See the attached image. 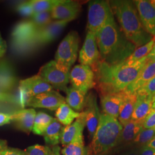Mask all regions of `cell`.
Wrapping results in <instances>:
<instances>
[{
	"label": "cell",
	"mask_w": 155,
	"mask_h": 155,
	"mask_svg": "<svg viewBox=\"0 0 155 155\" xmlns=\"http://www.w3.org/2000/svg\"><path fill=\"white\" fill-rule=\"evenodd\" d=\"M100 52V61L109 65H118L131 55L136 46L125 36L114 17L96 34Z\"/></svg>",
	"instance_id": "obj_1"
},
{
	"label": "cell",
	"mask_w": 155,
	"mask_h": 155,
	"mask_svg": "<svg viewBox=\"0 0 155 155\" xmlns=\"http://www.w3.org/2000/svg\"><path fill=\"white\" fill-rule=\"evenodd\" d=\"M148 61L147 56L130 66L109 65L98 61L92 70L101 95L124 91L139 76Z\"/></svg>",
	"instance_id": "obj_2"
},
{
	"label": "cell",
	"mask_w": 155,
	"mask_h": 155,
	"mask_svg": "<svg viewBox=\"0 0 155 155\" xmlns=\"http://www.w3.org/2000/svg\"><path fill=\"white\" fill-rule=\"evenodd\" d=\"M110 2L114 15L127 39L137 48L148 43L153 39L144 28L134 1L116 0Z\"/></svg>",
	"instance_id": "obj_3"
},
{
	"label": "cell",
	"mask_w": 155,
	"mask_h": 155,
	"mask_svg": "<svg viewBox=\"0 0 155 155\" xmlns=\"http://www.w3.org/2000/svg\"><path fill=\"white\" fill-rule=\"evenodd\" d=\"M123 127L114 117L101 113L100 121L89 148L93 155L108 154L116 148Z\"/></svg>",
	"instance_id": "obj_4"
},
{
	"label": "cell",
	"mask_w": 155,
	"mask_h": 155,
	"mask_svg": "<svg viewBox=\"0 0 155 155\" xmlns=\"http://www.w3.org/2000/svg\"><path fill=\"white\" fill-rule=\"evenodd\" d=\"M70 69L55 61H51L40 68L38 75L53 88L66 93L70 82Z\"/></svg>",
	"instance_id": "obj_5"
},
{
	"label": "cell",
	"mask_w": 155,
	"mask_h": 155,
	"mask_svg": "<svg viewBox=\"0 0 155 155\" xmlns=\"http://www.w3.org/2000/svg\"><path fill=\"white\" fill-rule=\"evenodd\" d=\"M38 29L30 20L18 22L13 28L11 34L13 51L21 55L31 53L29 43Z\"/></svg>",
	"instance_id": "obj_6"
},
{
	"label": "cell",
	"mask_w": 155,
	"mask_h": 155,
	"mask_svg": "<svg viewBox=\"0 0 155 155\" xmlns=\"http://www.w3.org/2000/svg\"><path fill=\"white\" fill-rule=\"evenodd\" d=\"M114 14L108 1L95 0L89 1L88 9V31L98 33Z\"/></svg>",
	"instance_id": "obj_7"
},
{
	"label": "cell",
	"mask_w": 155,
	"mask_h": 155,
	"mask_svg": "<svg viewBox=\"0 0 155 155\" xmlns=\"http://www.w3.org/2000/svg\"><path fill=\"white\" fill-rule=\"evenodd\" d=\"M78 33L71 31L61 41L56 52L55 61L70 69L77 61L79 50Z\"/></svg>",
	"instance_id": "obj_8"
},
{
	"label": "cell",
	"mask_w": 155,
	"mask_h": 155,
	"mask_svg": "<svg viewBox=\"0 0 155 155\" xmlns=\"http://www.w3.org/2000/svg\"><path fill=\"white\" fill-rule=\"evenodd\" d=\"M68 22L70 21L66 20H55L43 27L39 28L29 43L30 52H32L39 47L47 45L54 40Z\"/></svg>",
	"instance_id": "obj_9"
},
{
	"label": "cell",
	"mask_w": 155,
	"mask_h": 155,
	"mask_svg": "<svg viewBox=\"0 0 155 155\" xmlns=\"http://www.w3.org/2000/svg\"><path fill=\"white\" fill-rule=\"evenodd\" d=\"M70 81L72 87L86 94L96 84L95 74L91 67L81 64L74 67L70 71Z\"/></svg>",
	"instance_id": "obj_10"
},
{
	"label": "cell",
	"mask_w": 155,
	"mask_h": 155,
	"mask_svg": "<svg viewBox=\"0 0 155 155\" xmlns=\"http://www.w3.org/2000/svg\"><path fill=\"white\" fill-rule=\"evenodd\" d=\"M65 102L66 98L56 91L52 90L29 98L26 106L34 108H45L51 110H56Z\"/></svg>",
	"instance_id": "obj_11"
},
{
	"label": "cell",
	"mask_w": 155,
	"mask_h": 155,
	"mask_svg": "<svg viewBox=\"0 0 155 155\" xmlns=\"http://www.w3.org/2000/svg\"><path fill=\"white\" fill-rule=\"evenodd\" d=\"M84 110L81 113L90 138L94 136L100 121V113L96 96L91 93L87 96Z\"/></svg>",
	"instance_id": "obj_12"
},
{
	"label": "cell",
	"mask_w": 155,
	"mask_h": 155,
	"mask_svg": "<svg viewBox=\"0 0 155 155\" xmlns=\"http://www.w3.org/2000/svg\"><path fill=\"white\" fill-rule=\"evenodd\" d=\"M79 61L81 64L89 66L92 68L100 61V52L96 35L89 31L82 49L79 52Z\"/></svg>",
	"instance_id": "obj_13"
},
{
	"label": "cell",
	"mask_w": 155,
	"mask_h": 155,
	"mask_svg": "<svg viewBox=\"0 0 155 155\" xmlns=\"http://www.w3.org/2000/svg\"><path fill=\"white\" fill-rule=\"evenodd\" d=\"M134 3L147 31L155 37V4L153 1L137 0Z\"/></svg>",
	"instance_id": "obj_14"
},
{
	"label": "cell",
	"mask_w": 155,
	"mask_h": 155,
	"mask_svg": "<svg viewBox=\"0 0 155 155\" xmlns=\"http://www.w3.org/2000/svg\"><path fill=\"white\" fill-rule=\"evenodd\" d=\"M81 9L79 2L74 1L64 0L51 11L52 19L56 20H66L71 21L75 19Z\"/></svg>",
	"instance_id": "obj_15"
},
{
	"label": "cell",
	"mask_w": 155,
	"mask_h": 155,
	"mask_svg": "<svg viewBox=\"0 0 155 155\" xmlns=\"http://www.w3.org/2000/svg\"><path fill=\"white\" fill-rule=\"evenodd\" d=\"M144 129L143 123L130 120L124 126L116 147L117 150L130 147L134 140Z\"/></svg>",
	"instance_id": "obj_16"
},
{
	"label": "cell",
	"mask_w": 155,
	"mask_h": 155,
	"mask_svg": "<svg viewBox=\"0 0 155 155\" xmlns=\"http://www.w3.org/2000/svg\"><path fill=\"white\" fill-rule=\"evenodd\" d=\"M86 124L81 116L70 125L63 127L61 143L63 146L67 145L75 141L83 140V130Z\"/></svg>",
	"instance_id": "obj_17"
},
{
	"label": "cell",
	"mask_w": 155,
	"mask_h": 155,
	"mask_svg": "<svg viewBox=\"0 0 155 155\" xmlns=\"http://www.w3.org/2000/svg\"><path fill=\"white\" fill-rule=\"evenodd\" d=\"M19 87L24 89L30 98L50 91L54 89L51 85L46 82L38 75L20 81Z\"/></svg>",
	"instance_id": "obj_18"
},
{
	"label": "cell",
	"mask_w": 155,
	"mask_h": 155,
	"mask_svg": "<svg viewBox=\"0 0 155 155\" xmlns=\"http://www.w3.org/2000/svg\"><path fill=\"white\" fill-rule=\"evenodd\" d=\"M36 115V111L33 109H22L11 114V121L14 122L18 130L29 134L32 131Z\"/></svg>",
	"instance_id": "obj_19"
},
{
	"label": "cell",
	"mask_w": 155,
	"mask_h": 155,
	"mask_svg": "<svg viewBox=\"0 0 155 155\" xmlns=\"http://www.w3.org/2000/svg\"><path fill=\"white\" fill-rule=\"evenodd\" d=\"M124 91L101 95V105L104 113L116 118H118L122 105Z\"/></svg>",
	"instance_id": "obj_20"
},
{
	"label": "cell",
	"mask_w": 155,
	"mask_h": 155,
	"mask_svg": "<svg viewBox=\"0 0 155 155\" xmlns=\"http://www.w3.org/2000/svg\"><path fill=\"white\" fill-rule=\"evenodd\" d=\"M155 77V61L150 60L142 69L139 76L130 83L125 91L130 93H136L138 90L149 82Z\"/></svg>",
	"instance_id": "obj_21"
},
{
	"label": "cell",
	"mask_w": 155,
	"mask_h": 155,
	"mask_svg": "<svg viewBox=\"0 0 155 155\" xmlns=\"http://www.w3.org/2000/svg\"><path fill=\"white\" fill-rule=\"evenodd\" d=\"M153 100L150 96L137 95L131 120L143 123L144 120L152 110Z\"/></svg>",
	"instance_id": "obj_22"
},
{
	"label": "cell",
	"mask_w": 155,
	"mask_h": 155,
	"mask_svg": "<svg viewBox=\"0 0 155 155\" xmlns=\"http://www.w3.org/2000/svg\"><path fill=\"white\" fill-rule=\"evenodd\" d=\"M17 79L13 67L6 61H0V91L8 93L16 84Z\"/></svg>",
	"instance_id": "obj_23"
},
{
	"label": "cell",
	"mask_w": 155,
	"mask_h": 155,
	"mask_svg": "<svg viewBox=\"0 0 155 155\" xmlns=\"http://www.w3.org/2000/svg\"><path fill=\"white\" fill-rule=\"evenodd\" d=\"M136 100V93H130L124 91L122 105L118 117V121L123 127L131 120Z\"/></svg>",
	"instance_id": "obj_24"
},
{
	"label": "cell",
	"mask_w": 155,
	"mask_h": 155,
	"mask_svg": "<svg viewBox=\"0 0 155 155\" xmlns=\"http://www.w3.org/2000/svg\"><path fill=\"white\" fill-rule=\"evenodd\" d=\"M66 93L67 104L75 111L82 110L86 104L87 94L72 86L67 88Z\"/></svg>",
	"instance_id": "obj_25"
},
{
	"label": "cell",
	"mask_w": 155,
	"mask_h": 155,
	"mask_svg": "<svg viewBox=\"0 0 155 155\" xmlns=\"http://www.w3.org/2000/svg\"><path fill=\"white\" fill-rule=\"evenodd\" d=\"M63 127L61 122L56 118H54L43 135L45 142L53 147L58 145L61 142Z\"/></svg>",
	"instance_id": "obj_26"
},
{
	"label": "cell",
	"mask_w": 155,
	"mask_h": 155,
	"mask_svg": "<svg viewBox=\"0 0 155 155\" xmlns=\"http://www.w3.org/2000/svg\"><path fill=\"white\" fill-rule=\"evenodd\" d=\"M81 116V113L75 111L67 104H63L56 110L55 116L56 119L61 124L68 126L72 124L74 120L77 119Z\"/></svg>",
	"instance_id": "obj_27"
},
{
	"label": "cell",
	"mask_w": 155,
	"mask_h": 155,
	"mask_svg": "<svg viewBox=\"0 0 155 155\" xmlns=\"http://www.w3.org/2000/svg\"><path fill=\"white\" fill-rule=\"evenodd\" d=\"M155 41V37H154L153 39L150 41L148 43L137 48L133 52V54L120 64L123 66H130L133 65L136 62L142 59L150 52L154 46Z\"/></svg>",
	"instance_id": "obj_28"
},
{
	"label": "cell",
	"mask_w": 155,
	"mask_h": 155,
	"mask_svg": "<svg viewBox=\"0 0 155 155\" xmlns=\"http://www.w3.org/2000/svg\"><path fill=\"white\" fill-rule=\"evenodd\" d=\"M54 118L45 112L40 111L35 117L32 132L34 134L43 136L47 128L52 121Z\"/></svg>",
	"instance_id": "obj_29"
},
{
	"label": "cell",
	"mask_w": 155,
	"mask_h": 155,
	"mask_svg": "<svg viewBox=\"0 0 155 155\" xmlns=\"http://www.w3.org/2000/svg\"><path fill=\"white\" fill-rule=\"evenodd\" d=\"M61 153L63 155H89L90 151L84 146V140H78L64 146Z\"/></svg>",
	"instance_id": "obj_30"
},
{
	"label": "cell",
	"mask_w": 155,
	"mask_h": 155,
	"mask_svg": "<svg viewBox=\"0 0 155 155\" xmlns=\"http://www.w3.org/2000/svg\"><path fill=\"white\" fill-rule=\"evenodd\" d=\"M64 0H32L29 2L35 13L51 12L55 7L61 4Z\"/></svg>",
	"instance_id": "obj_31"
},
{
	"label": "cell",
	"mask_w": 155,
	"mask_h": 155,
	"mask_svg": "<svg viewBox=\"0 0 155 155\" xmlns=\"http://www.w3.org/2000/svg\"><path fill=\"white\" fill-rule=\"evenodd\" d=\"M155 136V129H143L139 133L131 146L142 147L146 146Z\"/></svg>",
	"instance_id": "obj_32"
},
{
	"label": "cell",
	"mask_w": 155,
	"mask_h": 155,
	"mask_svg": "<svg viewBox=\"0 0 155 155\" xmlns=\"http://www.w3.org/2000/svg\"><path fill=\"white\" fill-rule=\"evenodd\" d=\"M31 17L30 20L38 29L43 27L52 21L51 12L35 13L33 16Z\"/></svg>",
	"instance_id": "obj_33"
},
{
	"label": "cell",
	"mask_w": 155,
	"mask_h": 155,
	"mask_svg": "<svg viewBox=\"0 0 155 155\" xmlns=\"http://www.w3.org/2000/svg\"><path fill=\"white\" fill-rule=\"evenodd\" d=\"M52 150L48 146H43L36 144L31 146L25 152L27 155H51Z\"/></svg>",
	"instance_id": "obj_34"
},
{
	"label": "cell",
	"mask_w": 155,
	"mask_h": 155,
	"mask_svg": "<svg viewBox=\"0 0 155 155\" xmlns=\"http://www.w3.org/2000/svg\"><path fill=\"white\" fill-rule=\"evenodd\" d=\"M155 93V77L145 84L136 92L137 95H145L152 97Z\"/></svg>",
	"instance_id": "obj_35"
},
{
	"label": "cell",
	"mask_w": 155,
	"mask_h": 155,
	"mask_svg": "<svg viewBox=\"0 0 155 155\" xmlns=\"http://www.w3.org/2000/svg\"><path fill=\"white\" fill-rule=\"evenodd\" d=\"M16 9L18 13L23 16L32 17L35 13L29 1L20 4L17 6Z\"/></svg>",
	"instance_id": "obj_36"
},
{
	"label": "cell",
	"mask_w": 155,
	"mask_h": 155,
	"mask_svg": "<svg viewBox=\"0 0 155 155\" xmlns=\"http://www.w3.org/2000/svg\"><path fill=\"white\" fill-rule=\"evenodd\" d=\"M144 129H155V109H152L143 122Z\"/></svg>",
	"instance_id": "obj_37"
},
{
	"label": "cell",
	"mask_w": 155,
	"mask_h": 155,
	"mask_svg": "<svg viewBox=\"0 0 155 155\" xmlns=\"http://www.w3.org/2000/svg\"><path fill=\"white\" fill-rule=\"evenodd\" d=\"M140 147L130 146L123 150L121 153L118 155H139Z\"/></svg>",
	"instance_id": "obj_38"
},
{
	"label": "cell",
	"mask_w": 155,
	"mask_h": 155,
	"mask_svg": "<svg viewBox=\"0 0 155 155\" xmlns=\"http://www.w3.org/2000/svg\"><path fill=\"white\" fill-rule=\"evenodd\" d=\"M1 155H27L25 151L17 148L8 147L5 150Z\"/></svg>",
	"instance_id": "obj_39"
},
{
	"label": "cell",
	"mask_w": 155,
	"mask_h": 155,
	"mask_svg": "<svg viewBox=\"0 0 155 155\" xmlns=\"http://www.w3.org/2000/svg\"><path fill=\"white\" fill-rule=\"evenodd\" d=\"M0 101L16 103L15 96H13L8 93H2L0 91Z\"/></svg>",
	"instance_id": "obj_40"
},
{
	"label": "cell",
	"mask_w": 155,
	"mask_h": 155,
	"mask_svg": "<svg viewBox=\"0 0 155 155\" xmlns=\"http://www.w3.org/2000/svg\"><path fill=\"white\" fill-rule=\"evenodd\" d=\"M11 122V114L0 113V127Z\"/></svg>",
	"instance_id": "obj_41"
},
{
	"label": "cell",
	"mask_w": 155,
	"mask_h": 155,
	"mask_svg": "<svg viewBox=\"0 0 155 155\" xmlns=\"http://www.w3.org/2000/svg\"><path fill=\"white\" fill-rule=\"evenodd\" d=\"M139 155H155V150L144 146L140 147Z\"/></svg>",
	"instance_id": "obj_42"
},
{
	"label": "cell",
	"mask_w": 155,
	"mask_h": 155,
	"mask_svg": "<svg viewBox=\"0 0 155 155\" xmlns=\"http://www.w3.org/2000/svg\"><path fill=\"white\" fill-rule=\"evenodd\" d=\"M6 50H7V45L6 43V41L2 38L0 33V58L4 55Z\"/></svg>",
	"instance_id": "obj_43"
},
{
	"label": "cell",
	"mask_w": 155,
	"mask_h": 155,
	"mask_svg": "<svg viewBox=\"0 0 155 155\" xmlns=\"http://www.w3.org/2000/svg\"><path fill=\"white\" fill-rule=\"evenodd\" d=\"M8 148L7 141L4 140H0V155H2V153Z\"/></svg>",
	"instance_id": "obj_44"
},
{
	"label": "cell",
	"mask_w": 155,
	"mask_h": 155,
	"mask_svg": "<svg viewBox=\"0 0 155 155\" xmlns=\"http://www.w3.org/2000/svg\"><path fill=\"white\" fill-rule=\"evenodd\" d=\"M51 155H61V147L58 145L54 146L52 148Z\"/></svg>",
	"instance_id": "obj_45"
},
{
	"label": "cell",
	"mask_w": 155,
	"mask_h": 155,
	"mask_svg": "<svg viewBox=\"0 0 155 155\" xmlns=\"http://www.w3.org/2000/svg\"><path fill=\"white\" fill-rule=\"evenodd\" d=\"M147 56L150 60L155 61V44H154V46H153L152 50L150 51V54L147 55Z\"/></svg>",
	"instance_id": "obj_46"
},
{
	"label": "cell",
	"mask_w": 155,
	"mask_h": 155,
	"mask_svg": "<svg viewBox=\"0 0 155 155\" xmlns=\"http://www.w3.org/2000/svg\"><path fill=\"white\" fill-rule=\"evenodd\" d=\"M146 146L149 147L150 148L155 150V136L150 141Z\"/></svg>",
	"instance_id": "obj_47"
},
{
	"label": "cell",
	"mask_w": 155,
	"mask_h": 155,
	"mask_svg": "<svg viewBox=\"0 0 155 155\" xmlns=\"http://www.w3.org/2000/svg\"><path fill=\"white\" fill-rule=\"evenodd\" d=\"M152 109H155V101L153 102V104H152Z\"/></svg>",
	"instance_id": "obj_48"
},
{
	"label": "cell",
	"mask_w": 155,
	"mask_h": 155,
	"mask_svg": "<svg viewBox=\"0 0 155 155\" xmlns=\"http://www.w3.org/2000/svg\"><path fill=\"white\" fill-rule=\"evenodd\" d=\"M152 100H153V101H155V93L153 94V95H152Z\"/></svg>",
	"instance_id": "obj_49"
},
{
	"label": "cell",
	"mask_w": 155,
	"mask_h": 155,
	"mask_svg": "<svg viewBox=\"0 0 155 155\" xmlns=\"http://www.w3.org/2000/svg\"><path fill=\"white\" fill-rule=\"evenodd\" d=\"M106 155H107V154H106Z\"/></svg>",
	"instance_id": "obj_50"
},
{
	"label": "cell",
	"mask_w": 155,
	"mask_h": 155,
	"mask_svg": "<svg viewBox=\"0 0 155 155\" xmlns=\"http://www.w3.org/2000/svg\"></svg>",
	"instance_id": "obj_51"
}]
</instances>
